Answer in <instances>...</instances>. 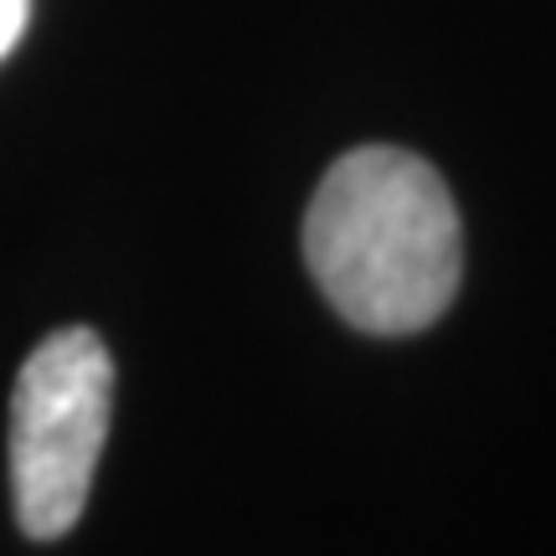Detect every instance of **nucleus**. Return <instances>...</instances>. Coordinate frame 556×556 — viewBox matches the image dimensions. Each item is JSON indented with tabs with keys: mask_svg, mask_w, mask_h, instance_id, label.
<instances>
[{
	"mask_svg": "<svg viewBox=\"0 0 556 556\" xmlns=\"http://www.w3.org/2000/svg\"><path fill=\"white\" fill-rule=\"evenodd\" d=\"M304 263L345 325L366 336L428 330L464 278L448 180L397 144L340 155L304 212Z\"/></svg>",
	"mask_w": 556,
	"mask_h": 556,
	"instance_id": "obj_1",
	"label": "nucleus"
},
{
	"mask_svg": "<svg viewBox=\"0 0 556 556\" xmlns=\"http://www.w3.org/2000/svg\"><path fill=\"white\" fill-rule=\"evenodd\" d=\"M114 417V356L99 330H52L21 361L11 392V495L31 541L78 526Z\"/></svg>",
	"mask_w": 556,
	"mask_h": 556,
	"instance_id": "obj_2",
	"label": "nucleus"
},
{
	"mask_svg": "<svg viewBox=\"0 0 556 556\" xmlns=\"http://www.w3.org/2000/svg\"><path fill=\"white\" fill-rule=\"evenodd\" d=\"M26 16H31V0H0V58H5V52L21 41Z\"/></svg>",
	"mask_w": 556,
	"mask_h": 556,
	"instance_id": "obj_3",
	"label": "nucleus"
}]
</instances>
